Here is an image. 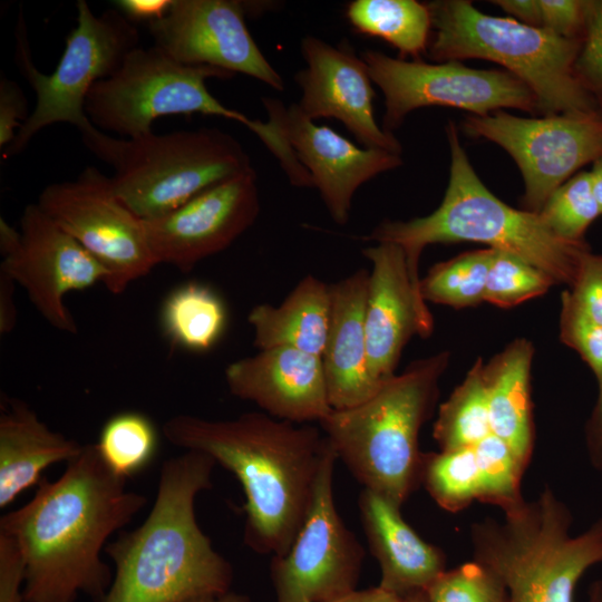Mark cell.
Instances as JSON below:
<instances>
[{"label":"cell","mask_w":602,"mask_h":602,"mask_svg":"<svg viewBox=\"0 0 602 602\" xmlns=\"http://www.w3.org/2000/svg\"><path fill=\"white\" fill-rule=\"evenodd\" d=\"M260 198L252 168L208 187L177 208L143 220L158 264L190 272L227 249L256 221Z\"/></svg>","instance_id":"16"},{"label":"cell","mask_w":602,"mask_h":602,"mask_svg":"<svg viewBox=\"0 0 602 602\" xmlns=\"http://www.w3.org/2000/svg\"><path fill=\"white\" fill-rule=\"evenodd\" d=\"M37 204L103 266L109 292L123 293L157 265L143 220L98 168L87 166L75 179L47 185Z\"/></svg>","instance_id":"11"},{"label":"cell","mask_w":602,"mask_h":602,"mask_svg":"<svg viewBox=\"0 0 602 602\" xmlns=\"http://www.w3.org/2000/svg\"><path fill=\"white\" fill-rule=\"evenodd\" d=\"M585 445L591 465L602 470V381H599V395L585 427Z\"/></svg>","instance_id":"44"},{"label":"cell","mask_w":602,"mask_h":602,"mask_svg":"<svg viewBox=\"0 0 602 602\" xmlns=\"http://www.w3.org/2000/svg\"><path fill=\"white\" fill-rule=\"evenodd\" d=\"M503 514L470 525L474 560L499 576L508 602H574L581 577L602 563V517L572 535V513L550 487Z\"/></svg>","instance_id":"6"},{"label":"cell","mask_w":602,"mask_h":602,"mask_svg":"<svg viewBox=\"0 0 602 602\" xmlns=\"http://www.w3.org/2000/svg\"><path fill=\"white\" fill-rule=\"evenodd\" d=\"M494 249L463 253L446 262L435 264L420 279L419 291L425 302L456 309L473 307L484 301L488 270Z\"/></svg>","instance_id":"32"},{"label":"cell","mask_w":602,"mask_h":602,"mask_svg":"<svg viewBox=\"0 0 602 602\" xmlns=\"http://www.w3.org/2000/svg\"><path fill=\"white\" fill-rule=\"evenodd\" d=\"M464 128L513 157L524 179L523 205L534 213L582 166L602 157V113L526 118L501 109L468 116Z\"/></svg>","instance_id":"14"},{"label":"cell","mask_w":602,"mask_h":602,"mask_svg":"<svg viewBox=\"0 0 602 602\" xmlns=\"http://www.w3.org/2000/svg\"><path fill=\"white\" fill-rule=\"evenodd\" d=\"M553 284L547 274L521 258L494 250L484 301L511 308L544 294Z\"/></svg>","instance_id":"35"},{"label":"cell","mask_w":602,"mask_h":602,"mask_svg":"<svg viewBox=\"0 0 602 602\" xmlns=\"http://www.w3.org/2000/svg\"><path fill=\"white\" fill-rule=\"evenodd\" d=\"M84 445L51 430L23 400L4 396L0 412V508L38 485L42 472L69 463Z\"/></svg>","instance_id":"24"},{"label":"cell","mask_w":602,"mask_h":602,"mask_svg":"<svg viewBox=\"0 0 602 602\" xmlns=\"http://www.w3.org/2000/svg\"><path fill=\"white\" fill-rule=\"evenodd\" d=\"M361 58L385 96L382 128L388 133L409 113L426 106L455 107L475 116L502 108L540 113L531 88L508 71L473 69L459 61H408L372 49L362 51Z\"/></svg>","instance_id":"12"},{"label":"cell","mask_w":602,"mask_h":602,"mask_svg":"<svg viewBox=\"0 0 602 602\" xmlns=\"http://www.w3.org/2000/svg\"><path fill=\"white\" fill-rule=\"evenodd\" d=\"M184 602H250V598L246 594L237 593L230 590L223 593L207 594L193 598Z\"/></svg>","instance_id":"48"},{"label":"cell","mask_w":602,"mask_h":602,"mask_svg":"<svg viewBox=\"0 0 602 602\" xmlns=\"http://www.w3.org/2000/svg\"><path fill=\"white\" fill-rule=\"evenodd\" d=\"M483 480L480 502L509 508L524 498L521 479L525 472L509 445L489 434L473 446Z\"/></svg>","instance_id":"34"},{"label":"cell","mask_w":602,"mask_h":602,"mask_svg":"<svg viewBox=\"0 0 602 602\" xmlns=\"http://www.w3.org/2000/svg\"><path fill=\"white\" fill-rule=\"evenodd\" d=\"M420 484L438 506L452 513L480 502L483 480L474 448L424 453Z\"/></svg>","instance_id":"30"},{"label":"cell","mask_w":602,"mask_h":602,"mask_svg":"<svg viewBox=\"0 0 602 602\" xmlns=\"http://www.w3.org/2000/svg\"><path fill=\"white\" fill-rule=\"evenodd\" d=\"M369 271L365 329L370 375L378 382L395 375L404 347L414 334L428 337L433 317L415 285L404 249L380 242L362 250Z\"/></svg>","instance_id":"20"},{"label":"cell","mask_w":602,"mask_h":602,"mask_svg":"<svg viewBox=\"0 0 602 602\" xmlns=\"http://www.w3.org/2000/svg\"><path fill=\"white\" fill-rule=\"evenodd\" d=\"M230 392L294 424L320 423L331 411L322 359L289 347L260 350L224 371Z\"/></svg>","instance_id":"21"},{"label":"cell","mask_w":602,"mask_h":602,"mask_svg":"<svg viewBox=\"0 0 602 602\" xmlns=\"http://www.w3.org/2000/svg\"><path fill=\"white\" fill-rule=\"evenodd\" d=\"M346 16L358 32L383 39L402 58L420 60L429 46L431 16L427 4L415 0H355Z\"/></svg>","instance_id":"27"},{"label":"cell","mask_w":602,"mask_h":602,"mask_svg":"<svg viewBox=\"0 0 602 602\" xmlns=\"http://www.w3.org/2000/svg\"><path fill=\"white\" fill-rule=\"evenodd\" d=\"M145 504L96 444L84 445L57 479L42 477L32 499L0 517V532L25 560V602H76L80 594L101 602L114 575L100 554Z\"/></svg>","instance_id":"1"},{"label":"cell","mask_w":602,"mask_h":602,"mask_svg":"<svg viewBox=\"0 0 602 602\" xmlns=\"http://www.w3.org/2000/svg\"><path fill=\"white\" fill-rule=\"evenodd\" d=\"M574 68L602 111V0L589 1L586 28Z\"/></svg>","instance_id":"38"},{"label":"cell","mask_w":602,"mask_h":602,"mask_svg":"<svg viewBox=\"0 0 602 602\" xmlns=\"http://www.w3.org/2000/svg\"><path fill=\"white\" fill-rule=\"evenodd\" d=\"M427 6L435 30L428 46L431 59L477 58L503 66L531 88L544 116L602 113L575 72L582 40L486 14L465 0Z\"/></svg>","instance_id":"7"},{"label":"cell","mask_w":602,"mask_h":602,"mask_svg":"<svg viewBox=\"0 0 602 602\" xmlns=\"http://www.w3.org/2000/svg\"><path fill=\"white\" fill-rule=\"evenodd\" d=\"M26 564L10 535L0 532V602H25Z\"/></svg>","instance_id":"41"},{"label":"cell","mask_w":602,"mask_h":602,"mask_svg":"<svg viewBox=\"0 0 602 602\" xmlns=\"http://www.w3.org/2000/svg\"><path fill=\"white\" fill-rule=\"evenodd\" d=\"M360 520L380 569L378 586L401 599L427 588L446 570L445 553L424 541L404 520L400 507L363 488Z\"/></svg>","instance_id":"23"},{"label":"cell","mask_w":602,"mask_h":602,"mask_svg":"<svg viewBox=\"0 0 602 602\" xmlns=\"http://www.w3.org/2000/svg\"><path fill=\"white\" fill-rule=\"evenodd\" d=\"M402 602H428L425 591L411 593L402 599Z\"/></svg>","instance_id":"51"},{"label":"cell","mask_w":602,"mask_h":602,"mask_svg":"<svg viewBox=\"0 0 602 602\" xmlns=\"http://www.w3.org/2000/svg\"><path fill=\"white\" fill-rule=\"evenodd\" d=\"M215 465L196 450L163 463L145 521L105 547L115 573L101 602H184L231 590L232 565L195 515L196 496L212 487Z\"/></svg>","instance_id":"3"},{"label":"cell","mask_w":602,"mask_h":602,"mask_svg":"<svg viewBox=\"0 0 602 602\" xmlns=\"http://www.w3.org/2000/svg\"><path fill=\"white\" fill-rule=\"evenodd\" d=\"M77 25L68 33L56 69L47 75L31 60L22 14L16 32V60L36 93V106L3 157L21 153L33 136L56 123H68L80 133L93 127L85 101L93 86L111 76L127 55L139 47V32L119 10L95 14L86 0H78Z\"/></svg>","instance_id":"10"},{"label":"cell","mask_w":602,"mask_h":602,"mask_svg":"<svg viewBox=\"0 0 602 602\" xmlns=\"http://www.w3.org/2000/svg\"><path fill=\"white\" fill-rule=\"evenodd\" d=\"M541 28L566 39L582 40L588 20L589 1L540 0Z\"/></svg>","instance_id":"40"},{"label":"cell","mask_w":602,"mask_h":602,"mask_svg":"<svg viewBox=\"0 0 602 602\" xmlns=\"http://www.w3.org/2000/svg\"><path fill=\"white\" fill-rule=\"evenodd\" d=\"M560 338L588 363L598 382L602 381V324L592 320L571 299L569 291L561 299Z\"/></svg>","instance_id":"37"},{"label":"cell","mask_w":602,"mask_h":602,"mask_svg":"<svg viewBox=\"0 0 602 602\" xmlns=\"http://www.w3.org/2000/svg\"><path fill=\"white\" fill-rule=\"evenodd\" d=\"M569 293L585 314L602 324V255L593 254L590 250L582 254Z\"/></svg>","instance_id":"39"},{"label":"cell","mask_w":602,"mask_h":602,"mask_svg":"<svg viewBox=\"0 0 602 602\" xmlns=\"http://www.w3.org/2000/svg\"><path fill=\"white\" fill-rule=\"evenodd\" d=\"M515 20L531 27L541 28L540 0H497L492 1Z\"/></svg>","instance_id":"45"},{"label":"cell","mask_w":602,"mask_h":602,"mask_svg":"<svg viewBox=\"0 0 602 602\" xmlns=\"http://www.w3.org/2000/svg\"><path fill=\"white\" fill-rule=\"evenodd\" d=\"M331 313V284L312 274L302 278L279 305L261 303L247 322L259 350L294 348L321 357Z\"/></svg>","instance_id":"25"},{"label":"cell","mask_w":602,"mask_h":602,"mask_svg":"<svg viewBox=\"0 0 602 602\" xmlns=\"http://www.w3.org/2000/svg\"><path fill=\"white\" fill-rule=\"evenodd\" d=\"M16 282L0 271V332L9 333L16 326L17 309L14 304Z\"/></svg>","instance_id":"46"},{"label":"cell","mask_w":602,"mask_h":602,"mask_svg":"<svg viewBox=\"0 0 602 602\" xmlns=\"http://www.w3.org/2000/svg\"><path fill=\"white\" fill-rule=\"evenodd\" d=\"M80 134L86 148L113 167L115 193L142 220L252 168L239 140L217 128L115 138L93 126Z\"/></svg>","instance_id":"8"},{"label":"cell","mask_w":602,"mask_h":602,"mask_svg":"<svg viewBox=\"0 0 602 602\" xmlns=\"http://www.w3.org/2000/svg\"><path fill=\"white\" fill-rule=\"evenodd\" d=\"M332 602H402V599L379 586H375L365 590H356Z\"/></svg>","instance_id":"47"},{"label":"cell","mask_w":602,"mask_h":602,"mask_svg":"<svg viewBox=\"0 0 602 602\" xmlns=\"http://www.w3.org/2000/svg\"><path fill=\"white\" fill-rule=\"evenodd\" d=\"M96 445L109 469L127 479L153 462L158 448V434L147 416L124 411L104 424Z\"/></svg>","instance_id":"31"},{"label":"cell","mask_w":602,"mask_h":602,"mask_svg":"<svg viewBox=\"0 0 602 602\" xmlns=\"http://www.w3.org/2000/svg\"><path fill=\"white\" fill-rule=\"evenodd\" d=\"M533 355L532 343L517 339L483 370L492 434L509 445L524 469L534 448L530 396Z\"/></svg>","instance_id":"26"},{"label":"cell","mask_w":602,"mask_h":602,"mask_svg":"<svg viewBox=\"0 0 602 602\" xmlns=\"http://www.w3.org/2000/svg\"><path fill=\"white\" fill-rule=\"evenodd\" d=\"M448 362L439 352L386 379L359 405L332 409L319 425L363 488L401 507L420 485L419 430L438 396Z\"/></svg>","instance_id":"5"},{"label":"cell","mask_w":602,"mask_h":602,"mask_svg":"<svg viewBox=\"0 0 602 602\" xmlns=\"http://www.w3.org/2000/svg\"><path fill=\"white\" fill-rule=\"evenodd\" d=\"M449 181L440 205L429 215L409 221H383L363 241L391 242L406 254L410 276L419 289L418 262L423 250L435 243L479 242L509 253L547 274L554 283L573 284L584 241L554 235L538 213L516 210L497 198L479 179L449 122Z\"/></svg>","instance_id":"4"},{"label":"cell","mask_w":602,"mask_h":602,"mask_svg":"<svg viewBox=\"0 0 602 602\" xmlns=\"http://www.w3.org/2000/svg\"><path fill=\"white\" fill-rule=\"evenodd\" d=\"M425 593L428 602H508L499 576L474 559L445 570Z\"/></svg>","instance_id":"36"},{"label":"cell","mask_w":602,"mask_h":602,"mask_svg":"<svg viewBox=\"0 0 602 602\" xmlns=\"http://www.w3.org/2000/svg\"><path fill=\"white\" fill-rule=\"evenodd\" d=\"M369 271L360 269L331 284L330 324L321 359L330 405L344 409L371 397L382 382L368 367L365 311Z\"/></svg>","instance_id":"22"},{"label":"cell","mask_w":602,"mask_h":602,"mask_svg":"<svg viewBox=\"0 0 602 602\" xmlns=\"http://www.w3.org/2000/svg\"><path fill=\"white\" fill-rule=\"evenodd\" d=\"M484 363L478 359L440 405L433 437L440 450L473 447L492 434Z\"/></svg>","instance_id":"29"},{"label":"cell","mask_w":602,"mask_h":602,"mask_svg":"<svg viewBox=\"0 0 602 602\" xmlns=\"http://www.w3.org/2000/svg\"><path fill=\"white\" fill-rule=\"evenodd\" d=\"M233 74L211 66L176 61L158 47H137L108 78L88 93L85 113L101 132L136 138L152 130V123L167 115L203 114L232 119L247 127L275 157L288 152V142L271 120L253 119L224 106L207 89L210 78Z\"/></svg>","instance_id":"9"},{"label":"cell","mask_w":602,"mask_h":602,"mask_svg":"<svg viewBox=\"0 0 602 602\" xmlns=\"http://www.w3.org/2000/svg\"><path fill=\"white\" fill-rule=\"evenodd\" d=\"M0 271L26 290L42 318L59 331L77 333L65 298L104 283L103 266L37 203L23 208L19 230L0 220Z\"/></svg>","instance_id":"15"},{"label":"cell","mask_w":602,"mask_h":602,"mask_svg":"<svg viewBox=\"0 0 602 602\" xmlns=\"http://www.w3.org/2000/svg\"><path fill=\"white\" fill-rule=\"evenodd\" d=\"M163 434L176 447L207 454L237 478L245 496L246 546L273 556L289 551L329 445L321 428L265 412L226 420L183 414L171 417Z\"/></svg>","instance_id":"2"},{"label":"cell","mask_w":602,"mask_h":602,"mask_svg":"<svg viewBox=\"0 0 602 602\" xmlns=\"http://www.w3.org/2000/svg\"><path fill=\"white\" fill-rule=\"evenodd\" d=\"M589 173L591 176L593 193L602 213V157L593 162L592 169Z\"/></svg>","instance_id":"49"},{"label":"cell","mask_w":602,"mask_h":602,"mask_svg":"<svg viewBox=\"0 0 602 602\" xmlns=\"http://www.w3.org/2000/svg\"><path fill=\"white\" fill-rule=\"evenodd\" d=\"M262 101L338 224L348 222L352 198L362 184L402 164L398 154L359 147L329 126L317 125L298 104L285 107L279 99L268 97Z\"/></svg>","instance_id":"18"},{"label":"cell","mask_w":602,"mask_h":602,"mask_svg":"<svg viewBox=\"0 0 602 602\" xmlns=\"http://www.w3.org/2000/svg\"><path fill=\"white\" fill-rule=\"evenodd\" d=\"M246 13L245 1L174 0L168 13L147 28L154 46L178 62L243 74L283 90V78L246 27Z\"/></svg>","instance_id":"17"},{"label":"cell","mask_w":602,"mask_h":602,"mask_svg":"<svg viewBox=\"0 0 602 602\" xmlns=\"http://www.w3.org/2000/svg\"><path fill=\"white\" fill-rule=\"evenodd\" d=\"M601 214L589 172L573 175L552 193L538 212L554 235L570 242L584 241L585 231Z\"/></svg>","instance_id":"33"},{"label":"cell","mask_w":602,"mask_h":602,"mask_svg":"<svg viewBox=\"0 0 602 602\" xmlns=\"http://www.w3.org/2000/svg\"><path fill=\"white\" fill-rule=\"evenodd\" d=\"M586 602H602V581H594L590 585Z\"/></svg>","instance_id":"50"},{"label":"cell","mask_w":602,"mask_h":602,"mask_svg":"<svg viewBox=\"0 0 602 602\" xmlns=\"http://www.w3.org/2000/svg\"><path fill=\"white\" fill-rule=\"evenodd\" d=\"M301 52L307 64L295 75L301 111L312 120L336 118L363 147L400 155L398 139L375 118L372 80L362 58L313 36L302 39Z\"/></svg>","instance_id":"19"},{"label":"cell","mask_w":602,"mask_h":602,"mask_svg":"<svg viewBox=\"0 0 602 602\" xmlns=\"http://www.w3.org/2000/svg\"><path fill=\"white\" fill-rule=\"evenodd\" d=\"M162 323L173 343L191 351H207L223 336L227 311L215 291L190 282L168 294L162 308Z\"/></svg>","instance_id":"28"},{"label":"cell","mask_w":602,"mask_h":602,"mask_svg":"<svg viewBox=\"0 0 602 602\" xmlns=\"http://www.w3.org/2000/svg\"><path fill=\"white\" fill-rule=\"evenodd\" d=\"M337 460L329 441L305 518L289 551L272 557L275 602H332L357 590L365 552L334 504Z\"/></svg>","instance_id":"13"},{"label":"cell","mask_w":602,"mask_h":602,"mask_svg":"<svg viewBox=\"0 0 602 602\" xmlns=\"http://www.w3.org/2000/svg\"><path fill=\"white\" fill-rule=\"evenodd\" d=\"M174 0H117L114 1L119 10L133 23L146 25L164 18Z\"/></svg>","instance_id":"43"},{"label":"cell","mask_w":602,"mask_h":602,"mask_svg":"<svg viewBox=\"0 0 602 602\" xmlns=\"http://www.w3.org/2000/svg\"><path fill=\"white\" fill-rule=\"evenodd\" d=\"M27 98L17 82L0 78V148L3 151L14 139L29 118Z\"/></svg>","instance_id":"42"}]
</instances>
